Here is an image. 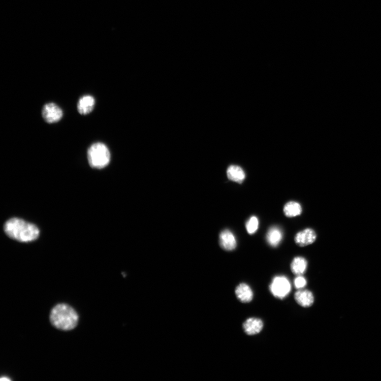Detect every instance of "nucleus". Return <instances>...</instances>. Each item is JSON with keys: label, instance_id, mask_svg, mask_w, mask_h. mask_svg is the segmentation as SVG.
<instances>
[{"label": "nucleus", "instance_id": "nucleus-1", "mask_svg": "<svg viewBox=\"0 0 381 381\" xmlns=\"http://www.w3.org/2000/svg\"><path fill=\"white\" fill-rule=\"evenodd\" d=\"M5 234L20 242H31L38 238L40 231L34 224L21 219L14 218L7 221L4 227Z\"/></svg>", "mask_w": 381, "mask_h": 381}, {"label": "nucleus", "instance_id": "nucleus-2", "mask_svg": "<svg viewBox=\"0 0 381 381\" xmlns=\"http://www.w3.org/2000/svg\"><path fill=\"white\" fill-rule=\"evenodd\" d=\"M50 320L56 328L65 331L70 330L77 325L79 315L72 307L61 303L52 310Z\"/></svg>", "mask_w": 381, "mask_h": 381}, {"label": "nucleus", "instance_id": "nucleus-3", "mask_svg": "<svg viewBox=\"0 0 381 381\" xmlns=\"http://www.w3.org/2000/svg\"><path fill=\"white\" fill-rule=\"evenodd\" d=\"M87 157L91 167L102 169L110 163L111 154L107 146L102 143L97 142L90 146Z\"/></svg>", "mask_w": 381, "mask_h": 381}, {"label": "nucleus", "instance_id": "nucleus-4", "mask_svg": "<svg viewBox=\"0 0 381 381\" xmlns=\"http://www.w3.org/2000/svg\"><path fill=\"white\" fill-rule=\"evenodd\" d=\"M270 289L274 297L284 299L290 293L291 286L286 277L278 276L273 279Z\"/></svg>", "mask_w": 381, "mask_h": 381}, {"label": "nucleus", "instance_id": "nucleus-5", "mask_svg": "<svg viewBox=\"0 0 381 381\" xmlns=\"http://www.w3.org/2000/svg\"><path fill=\"white\" fill-rule=\"evenodd\" d=\"M63 116L62 109L58 104L46 103L42 109V117L46 123L52 124L59 122Z\"/></svg>", "mask_w": 381, "mask_h": 381}, {"label": "nucleus", "instance_id": "nucleus-6", "mask_svg": "<svg viewBox=\"0 0 381 381\" xmlns=\"http://www.w3.org/2000/svg\"><path fill=\"white\" fill-rule=\"evenodd\" d=\"M316 238L315 231L312 229L307 228L297 233L295 236L294 241L299 246L305 247L313 244Z\"/></svg>", "mask_w": 381, "mask_h": 381}, {"label": "nucleus", "instance_id": "nucleus-7", "mask_svg": "<svg viewBox=\"0 0 381 381\" xmlns=\"http://www.w3.org/2000/svg\"><path fill=\"white\" fill-rule=\"evenodd\" d=\"M263 322L257 318H250L247 319L243 324L245 333L252 336L259 334L263 328Z\"/></svg>", "mask_w": 381, "mask_h": 381}, {"label": "nucleus", "instance_id": "nucleus-8", "mask_svg": "<svg viewBox=\"0 0 381 381\" xmlns=\"http://www.w3.org/2000/svg\"><path fill=\"white\" fill-rule=\"evenodd\" d=\"M95 103V98L91 95L81 96L77 102V109L82 115H87L93 111Z\"/></svg>", "mask_w": 381, "mask_h": 381}, {"label": "nucleus", "instance_id": "nucleus-9", "mask_svg": "<svg viewBox=\"0 0 381 381\" xmlns=\"http://www.w3.org/2000/svg\"><path fill=\"white\" fill-rule=\"evenodd\" d=\"M220 243L221 248L227 251L234 250L237 247L236 238L229 230H224L221 233Z\"/></svg>", "mask_w": 381, "mask_h": 381}, {"label": "nucleus", "instance_id": "nucleus-10", "mask_svg": "<svg viewBox=\"0 0 381 381\" xmlns=\"http://www.w3.org/2000/svg\"><path fill=\"white\" fill-rule=\"evenodd\" d=\"M294 299L299 305L304 308L312 306L315 301L314 294L311 291L301 289L295 292Z\"/></svg>", "mask_w": 381, "mask_h": 381}, {"label": "nucleus", "instance_id": "nucleus-11", "mask_svg": "<svg viewBox=\"0 0 381 381\" xmlns=\"http://www.w3.org/2000/svg\"><path fill=\"white\" fill-rule=\"evenodd\" d=\"M237 298L241 302L248 303L253 299L254 294L251 287L246 284H239L236 288Z\"/></svg>", "mask_w": 381, "mask_h": 381}, {"label": "nucleus", "instance_id": "nucleus-12", "mask_svg": "<svg viewBox=\"0 0 381 381\" xmlns=\"http://www.w3.org/2000/svg\"><path fill=\"white\" fill-rule=\"evenodd\" d=\"M228 178L233 182L241 184L245 179L246 174L243 168L237 165L230 166L227 171Z\"/></svg>", "mask_w": 381, "mask_h": 381}, {"label": "nucleus", "instance_id": "nucleus-13", "mask_svg": "<svg viewBox=\"0 0 381 381\" xmlns=\"http://www.w3.org/2000/svg\"><path fill=\"white\" fill-rule=\"evenodd\" d=\"M308 262L307 260L302 257H296L293 259L291 264L292 272L296 276L302 275L307 269Z\"/></svg>", "mask_w": 381, "mask_h": 381}, {"label": "nucleus", "instance_id": "nucleus-14", "mask_svg": "<svg viewBox=\"0 0 381 381\" xmlns=\"http://www.w3.org/2000/svg\"><path fill=\"white\" fill-rule=\"evenodd\" d=\"M283 238L281 230L277 227L271 228L267 232L266 239L268 243L271 246L277 247Z\"/></svg>", "mask_w": 381, "mask_h": 381}, {"label": "nucleus", "instance_id": "nucleus-15", "mask_svg": "<svg viewBox=\"0 0 381 381\" xmlns=\"http://www.w3.org/2000/svg\"><path fill=\"white\" fill-rule=\"evenodd\" d=\"M302 209L298 202L290 201L286 204L284 208V214L286 217L292 218L300 215Z\"/></svg>", "mask_w": 381, "mask_h": 381}, {"label": "nucleus", "instance_id": "nucleus-16", "mask_svg": "<svg viewBox=\"0 0 381 381\" xmlns=\"http://www.w3.org/2000/svg\"><path fill=\"white\" fill-rule=\"evenodd\" d=\"M259 222L258 219L255 216L252 217L246 224V228L249 234H253L255 233L258 228Z\"/></svg>", "mask_w": 381, "mask_h": 381}, {"label": "nucleus", "instance_id": "nucleus-17", "mask_svg": "<svg viewBox=\"0 0 381 381\" xmlns=\"http://www.w3.org/2000/svg\"><path fill=\"white\" fill-rule=\"evenodd\" d=\"M307 280L302 276V275H298V276L295 279L294 281L295 287L296 288L299 289V290L304 288L307 286Z\"/></svg>", "mask_w": 381, "mask_h": 381}, {"label": "nucleus", "instance_id": "nucleus-18", "mask_svg": "<svg viewBox=\"0 0 381 381\" xmlns=\"http://www.w3.org/2000/svg\"><path fill=\"white\" fill-rule=\"evenodd\" d=\"M1 381H10L9 379H6V378H3L1 379Z\"/></svg>", "mask_w": 381, "mask_h": 381}]
</instances>
